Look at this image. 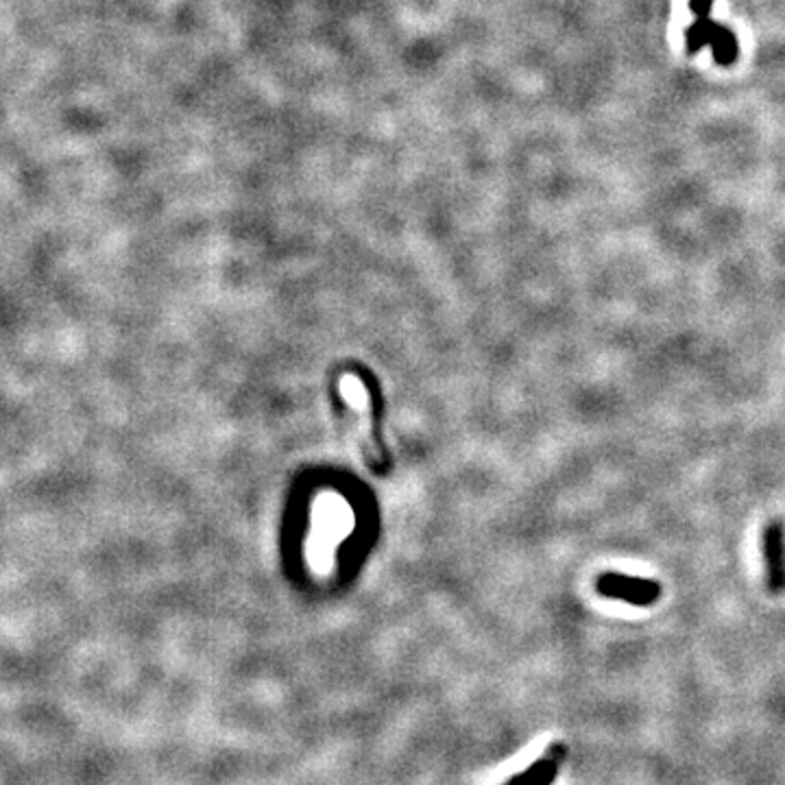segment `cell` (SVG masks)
Segmentation results:
<instances>
[{"label": "cell", "instance_id": "cell-1", "mask_svg": "<svg viewBox=\"0 0 785 785\" xmlns=\"http://www.w3.org/2000/svg\"><path fill=\"white\" fill-rule=\"evenodd\" d=\"M352 523H354V516L345 500L336 495H323L316 502L314 530L311 537V550H308V557L313 559V563L318 566L321 561H330L334 557L336 546L352 530Z\"/></svg>", "mask_w": 785, "mask_h": 785}, {"label": "cell", "instance_id": "cell-2", "mask_svg": "<svg viewBox=\"0 0 785 785\" xmlns=\"http://www.w3.org/2000/svg\"><path fill=\"white\" fill-rule=\"evenodd\" d=\"M596 589L600 596L620 600L632 607H652L661 600V585L652 578L622 575V572H605L598 576Z\"/></svg>", "mask_w": 785, "mask_h": 785}, {"label": "cell", "instance_id": "cell-3", "mask_svg": "<svg viewBox=\"0 0 785 785\" xmlns=\"http://www.w3.org/2000/svg\"><path fill=\"white\" fill-rule=\"evenodd\" d=\"M762 557L766 587L771 593H785V523L771 520L762 530Z\"/></svg>", "mask_w": 785, "mask_h": 785}, {"label": "cell", "instance_id": "cell-4", "mask_svg": "<svg viewBox=\"0 0 785 785\" xmlns=\"http://www.w3.org/2000/svg\"><path fill=\"white\" fill-rule=\"evenodd\" d=\"M563 759V746H552L543 759H537L528 771L516 775L504 785H552L559 775Z\"/></svg>", "mask_w": 785, "mask_h": 785}, {"label": "cell", "instance_id": "cell-5", "mask_svg": "<svg viewBox=\"0 0 785 785\" xmlns=\"http://www.w3.org/2000/svg\"><path fill=\"white\" fill-rule=\"evenodd\" d=\"M341 393L347 400V404L361 415L363 432H365V439L369 441V450L373 452L375 448H373V441H371V400H369V393H366L363 382L356 375H345L341 380Z\"/></svg>", "mask_w": 785, "mask_h": 785}, {"label": "cell", "instance_id": "cell-6", "mask_svg": "<svg viewBox=\"0 0 785 785\" xmlns=\"http://www.w3.org/2000/svg\"><path fill=\"white\" fill-rule=\"evenodd\" d=\"M718 27L720 24H716L712 18H696V22L687 29V49L696 52L703 47H709Z\"/></svg>", "mask_w": 785, "mask_h": 785}, {"label": "cell", "instance_id": "cell-7", "mask_svg": "<svg viewBox=\"0 0 785 785\" xmlns=\"http://www.w3.org/2000/svg\"><path fill=\"white\" fill-rule=\"evenodd\" d=\"M712 51H714V59L723 66H729L735 59H737V40L733 36L729 29L725 27H718L716 36L712 38Z\"/></svg>", "mask_w": 785, "mask_h": 785}, {"label": "cell", "instance_id": "cell-8", "mask_svg": "<svg viewBox=\"0 0 785 785\" xmlns=\"http://www.w3.org/2000/svg\"><path fill=\"white\" fill-rule=\"evenodd\" d=\"M712 4H714V0H689V7L696 13V18H709Z\"/></svg>", "mask_w": 785, "mask_h": 785}]
</instances>
